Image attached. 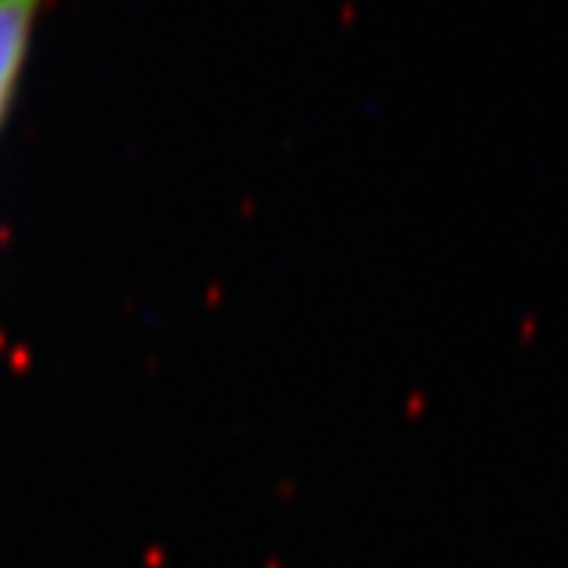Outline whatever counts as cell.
<instances>
[{
    "label": "cell",
    "mask_w": 568,
    "mask_h": 568,
    "mask_svg": "<svg viewBox=\"0 0 568 568\" xmlns=\"http://www.w3.org/2000/svg\"><path fill=\"white\" fill-rule=\"evenodd\" d=\"M41 3L44 0H0V123L7 121L17 95Z\"/></svg>",
    "instance_id": "cell-1"
}]
</instances>
